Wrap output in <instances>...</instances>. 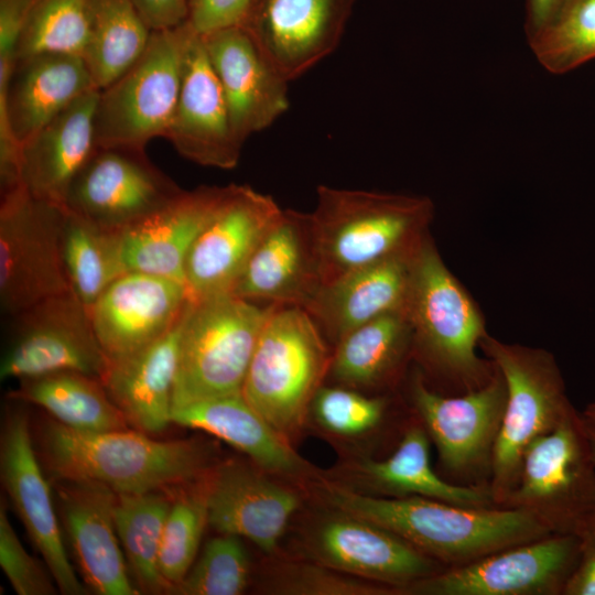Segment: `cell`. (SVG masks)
<instances>
[{
  "label": "cell",
  "mask_w": 595,
  "mask_h": 595,
  "mask_svg": "<svg viewBox=\"0 0 595 595\" xmlns=\"http://www.w3.org/2000/svg\"><path fill=\"white\" fill-rule=\"evenodd\" d=\"M324 494L335 510L388 529L444 567L551 534L533 515L516 508L465 507L420 496L383 497L334 485L326 486Z\"/></svg>",
  "instance_id": "obj_1"
},
{
  "label": "cell",
  "mask_w": 595,
  "mask_h": 595,
  "mask_svg": "<svg viewBox=\"0 0 595 595\" xmlns=\"http://www.w3.org/2000/svg\"><path fill=\"white\" fill-rule=\"evenodd\" d=\"M40 455L57 482H97L141 494L199 480L213 452L198 440L156 441L140 431L83 432L53 418L39 431Z\"/></svg>",
  "instance_id": "obj_2"
},
{
  "label": "cell",
  "mask_w": 595,
  "mask_h": 595,
  "mask_svg": "<svg viewBox=\"0 0 595 595\" xmlns=\"http://www.w3.org/2000/svg\"><path fill=\"white\" fill-rule=\"evenodd\" d=\"M310 214L322 283L414 249L434 206L425 196L320 185Z\"/></svg>",
  "instance_id": "obj_3"
},
{
  "label": "cell",
  "mask_w": 595,
  "mask_h": 595,
  "mask_svg": "<svg viewBox=\"0 0 595 595\" xmlns=\"http://www.w3.org/2000/svg\"><path fill=\"white\" fill-rule=\"evenodd\" d=\"M405 312L412 347L455 394L478 389L490 379L494 364L477 355L487 335L483 314L428 235L413 257Z\"/></svg>",
  "instance_id": "obj_4"
},
{
  "label": "cell",
  "mask_w": 595,
  "mask_h": 595,
  "mask_svg": "<svg viewBox=\"0 0 595 595\" xmlns=\"http://www.w3.org/2000/svg\"><path fill=\"white\" fill-rule=\"evenodd\" d=\"M329 364L312 315L299 305L277 304L258 338L241 393L290 440L302 428Z\"/></svg>",
  "instance_id": "obj_5"
},
{
  "label": "cell",
  "mask_w": 595,
  "mask_h": 595,
  "mask_svg": "<svg viewBox=\"0 0 595 595\" xmlns=\"http://www.w3.org/2000/svg\"><path fill=\"white\" fill-rule=\"evenodd\" d=\"M479 348L500 371L507 388L488 484L495 505L501 507L517 485L527 447L576 409L566 394L556 360L548 350L505 343L488 334Z\"/></svg>",
  "instance_id": "obj_6"
},
{
  "label": "cell",
  "mask_w": 595,
  "mask_h": 595,
  "mask_svg": "<svg viewBox=\"0 0 595 595\" xmlns=\"http://www.w3.org/2000/svg\"><path fill=\"white\" fill-rule=\"evenodd\" d=\"M277 304L232 293L190 301L178 349L173 409L241 393L262 327Z\"/></svg>",
  "instance_id": "obj_7"
},
{
  "label": "cell",
  "mask_w": 595,
  "mask_h": 595,
  "mask_svg": "<svg viewBox=\"0 0 595 595\" xmlns=\"http://www.w3.org/2000/svg\"><path fill=\"white\" fill-rule=\"evenodd\" d=\"M501 507L530 512L551 533L576 537L595 519V461L581 412L527 447Z\"/></svg>",
  "instance_id": "obj_8"
},
{
  "label": "cell",
  "mask_w": 595,
  "mask_h": 595,
  "mask_svg": "<svg viewBox=\"0 0 595 595\" xmlns=\"http://www.w3.org/2000/svg\"><path fill=\"white\" fill-rule=\"evenodd\" d=\"M188 21L152 31L139 60L99 90L94 128L96 147L145 150L154 138H165L181 85Z\"/></svg>",
  "instance_id": "obj_9"
},
{
  "label": "cell",
  "mask_w": 595,
  "mask_h": 595,
  "mask_svg": "<svg viewBox=\"0 0 595 595\" xmlns=\"http://www.w3.org/2000/svg\"><path fill=\"white\" fill-rule=\"evenodd\" d=\"M66 207L23 187L1 195L0 304L13 316L72 292L63 257Z\"/></svg>",
  "instance_id": "obj_10"
},
{
  "label": "cell",
  "mask_w": 595,
  "mask_h": 595,
  "mask_svg": "<svg viewBox=\"0 0 595 595\" xmlns=\"http://www.w3.org/2000/svg\"><path fill=\"white\" fill-rule=\"evenodd\" d=\"M409 394L444 472L457 485L489 484L507 400L506 383L496 366L483 387L461 394L435 391L416 372Z\"/></svg>",
  "instance_id": "obj_11"
},
{
  "label": "cell",
  "mask_w": 595,
  "mask_h": 595,
  "mask_svg": "<svg viewBox=\"0 0 595 595\" xmlns=\"http://www.w3.org/2000/svg\"><path fill=\"white\" fill-rule=\"evenodd\" d=\"M578 555V537L551 533L445 567L409 585L402 594L564 595Z\"/></svg>",
  "instance_id": "obj_12"
},
{
  "label": "cell",
  "mask_w": 595,
  "mask_h": 595,
  "mask_svg": "<svg viewBox=\"0 0 595 595\" xmlns=\"http://www.w3.org/2000/svg\"><path fill=\"white\" fill-rule=\"evenodd\" d=\"M98 89L79 55L17 58L0 84V186L20 183V145L84 94Z\"/></svg>",
  "instance_id": "obj_13"
},
{
  "label": "cell",
  "mask_w": 595,
  "mask_h": 595,
  "mask_svg": "<svg viewBox=\"0 0 595 595\" xmlns=\"http://www.w3.org/2000/svg\"><path fill=\"white\" fill-rule=\"evenodd\" d=\"M12 332L0 378L25 379L58 371L102 378L108 367L88 309L73 292L43 300L11 316Z\"/></svg>",
  "instance_id": "obj_14"
},
{
  "label": "cell",
  "mask_w": 595,
  "mask_h": 595,
  "mask_svg": "<svg viewBox=\"0 0 595 595\" xmlns=\"http://www.w3.org/2000/svg\"><path fill=\"white\" fill-rule=\"evenodd\" d=\"M183 191L152 164L145 150L96 147L72 182L64 206L102 228L123 231Z\"/></svg>",
  "instance_id": "obj_15"
},
{
  "label": "cell",
  "mask_w": 595,
  "mask_h": 595,
  "mask_svg": "<svg viewBox=\"0 0 595 595\" xmlns=\"http://www.w3.org/2000/svg\"><path fill=\"white\" fill-rule=\"evenodd\" d=\"M275 201L230 184L195 240L185 264L188 300L231 292L258 245L280 216Z\"/></svg>",
  "instance_id": "obj_16"
},
{
  "label": "cell",
  "mask_w": 595,
  "mask_h": 595,
  "mask_svg": "<svg viewBox=\"0 0 595 595\" xmlns=\"http://www.w3.org/2000/svg\"><path fill=\"white\" fill-rule=\"evenodd\" d=\"M6 409L0 437V476L25 530L65 595H86L72 566L48 483L33 447L29 412L24 402L12 399Z\"/></svg>",
  "instance_id": "obj_17"
},
{
  "label": "cell",
  "mask_w": 595,
  "mask_h": 595,
  "mask_svg": "<svg viewBox=\"0 0 595 595\" xmlns=\"http://www.w3.org/2000/svg\"><path fill=\"white\" fill-rule=\"evenodd\" d=\"M355 0H253L241 25L288 82L324 60L340 42Z\"/></svg>",
  "instance_id": "obj_18"
},
{
  "label": "cell",
  "mask_w": 595,
  "mask_h": 595,
  "mask_svg": "<svg viewBox=\"0 0 595 595\" xmlns=\"http://www.w3.org/2000/svg\"><path fill=\"white\" fill-rule=\"evenodd\" d=\"M336 511L318 522L309 534L306 548L314 561L390 586L397 594L445 569L388 529Z\"/></svg>",
  "instance_id": "obj_19"
},
{
  "label": "cell",
  "mask_w": 595,
  "mask_h": 595,
  "mask_svg": "<svg viewBox=\"0 0 595 595\" xmlns=\"http://www.w3.org/2000/svg\"><path fill=\"white\" fill-rule=\"evenodd\" d=\"M165 139L183 158L220 170L236 167L244 147L234 132L227 101L202 34L191 24L178 97Z\"/></svg>",
  "instance_id": "obj_20"
},
{
  "label": "cell",
  "mask_w": 595,
  "mask_h": 595,
  "mask_svg": "<svg viewBox=\"0 0 595 595\" xmlns=\"http://www.w3.org/2000/svg\"><path fill=\"white\" fill-rule=\"evenodd\" d=\"M188 302L184 283L128 271L106 288L88 313L110 363L139 351L167 333Z\"/></svg>",
  "instance_id": "obj_21"
},
{
  "label": "cell",
  "mask_w": 595,
  "mask_h": 595,
  "mask_svg": "<svg viewBox=\"0 0 595 595\" xmlns=\"http://www.w3.org/2000/svg\"><path fill=\"white\" fill-rule=\"evenodd\" d=\"M202 37L223 88L234 132L244 144L288 110L289 82L269 64L241 25Z\"/></svg>",
  "instance_id": "obj_22"
},
{
  "label": "cell",
  "mask_w": 595,
  "mask_h": 595,
  "mask_svg": "<svg viewBox=\"0 0 595 595\" xmlns=\"http://www.w3.org/2000/svg\"><path fill=\"white\" fill-rule=\"evenodd\" d=\"M208 522L219 534L247 538L266 553L277 550L299 495L258 469L226 462L207 474Z\"/></svg>",
  "instance_id": "obj_23"
},
{
  "label": "cell",
  "mask_w": 595,
  "mask_h": 595,
  "mask_svg": "<svg viewBox=\"0 0 595 595\" xmlns=\"http://www.w3.org/2000/svg\"><path fill=\"white\" fill-rule=\"evenodd\" d=\"M62 522L77 566L99 595H136L116 530L117 494L97 482H58Z\"/></svg>",
  "instance_id": "obj_24"
},
{
  "label": "cell",
  "mask_w": 595,
  "mask_h": 595,
  "mask_svg": "<svg viewBox=\"0 0 595 595\" xmlns=\"http://www.w3.org/2000/svg\"><path fill=\"white\" fill-rule=\"evenodd\" d=\"M322 284L310 214L282 209L230 293L304 307Z\"/></svg>",
  "instance_id": "obj_25"
},
{
  "label": "cell",
  "mask_w": 595,
  "mask_h": 595,
  "mask_svg": "<svg viewBox=\"0 0 595 595\" xmlns=\"http://www.w3.org/2000/svg\"><path fill=\"white\" fill-rule=\"evenodd\" d=\"M99 89L67 106L20 145V183L31 195L64 206L69 186L96 149Z\"/></svg>",
  "instance_id": "obj_26"
},
{
  "label": "cell",
  "mask_w": 595,
  "mask_h": 595,
  "mask_svg": "<svg viewBox=\"0 0 595 595\" xmlns=\"http://www.w3.org/2000/svg\"><path fill=\"white\" fill-rule=\"evenodd\" d=\"M419 245L322 284L304 309L335 342L374 318L405 311Z\"/></svg>",
  "instance_id": "obj_27"
},
{
  "label": "cell",
  "mask_w": 595,
  "mask_h": 595,
  "mask_svg": "<svg viewBox=\"0 0 595 595\" xmlns=\"http://www.w3.org/2000/svg\"><path fill=\"white\" fill-rule=\"evenodd\" d=\"M224 192L225 186L183 191L166 206L125 229L122 256L127 271L158 274L185 284L188 253Z\"/></svg>",
  "instance_id": "obj_28"
},
{
  "label": "cell",
  "mask_w": 595,
  "mask_h": 595,
  "mask_svg": "<svg viewBox=\"0 0 595 595\" xmlns=\"http://www.w3.org/2000/svg\"><path fill=\"white\" fill-rule=\"evenodd\" d=\"M188 303L167 333L139 351L108 363L101 378L128 424L145 434L161 433L172 423L180 339Z\"/></svg>",
  "instance_id": "obj_29"
},
{
  "label": "cell",
  "mask_w": 595,
  "mask_h": 595,
  "mask_svg": "<svg viewBox=\"0 0 595 595\" xmlns=\"http://www.w3.org/2000/svg\"><path fill=\"white\" fill-rule=\"evenodd\" d=\"M172 422L205 431L249 456L266 473L306 477L314 468L244 398L242 393L192 402L172 411Z\"/></svg>",
  "instance_id": "obj_30"
},
{
  "label": "cell",
  "mask_w": 595,
  "mask_h": 595,
  "mask_svg": "<svg viewBox=\"0 0 595 595\" xmlns=\"http://www.w3.org/2000/svg\"><path fill=\"white\" fill-rule=\"evenodd\" d=\"M430 442L415 418L390 456L366 459L360 465L361 478L383 497L420 496L465 507L496 506L488 484L457 485L435 473L430 461Z\"/></svg>",
  "instance_id": "obj_31"
},
{
  "label": "cell",
  "mask_w": 595,
  "mask_h": 595,
  "mask_svg": "<svg viewBox=\"0 0 595 595\" xmlns=\"http://www.w3.org/2000/svg\"><path fill=\"white\" fill-rule=\"evenodd\" d=\"M8 394L43 408L55 421L83 432L128 430L100 378L78 371H58L19 380Z\"/></svg>",
  "instance_id": "obj_32"
},
{
  "label": "cell",
  "mask_w": 595,
  "mask_h": 595,
  "mask_svg": "<svg viewBox=\"0 0 595 595\" xmlns=\"http://www.w3.org/2000/svg\"><path fill=\"white\" fill-rule=\"evenodd\" d=\"M411 346L412 329L407 312H391L340 337L329 370L337 381L347 386H374L397 370Z\"/></svg>",
  "instance_id": "obj_33"
},
{
  "label": "cell",
  "mask_w": 595,
  "mask_h": 595,
  "mask_svg": "<svg viewBox=\"0 0 595 595\" xmlns=\"http://www.w3.org/2000/svg\"><path fill=\"white\" fill-rule=\"evenodd\" d=\"M151 33L132 0H90L89 35L82 57L99 90L139 60Z\"/></svg>",
  "instance_id": "obj_34"
},
{
  "label": "cell",
  "mask_w": 595,
  "mask_h": 595,
  "mask_svg": "<svg viewBox=\"0 0 595 595\" xmlns=\"http://www.w3.org/2000/svg\"><path fill=\"white\" fill-rule=\"evenodd\" d=\"M63 257L72 292L87 309L108 285L128 272L122 256V231L102 228L67 208Z\"/></svg>",
  "instance_id": "obj_35"
},
{
  "label": "cell",
  "mask_w": 595,
  "mask_h": 595,
  "mask_svg": "<svg viewBox=\"0 0 595 595\" xmlns=\"http://www.w3.org/2000/svg\"><path fill=\"white\" fill-rule=\"evenodd\" d=\"M171 504L161 490L116 497L117 534L138 586L147 593L170 594L159 571V554Z\"/></svg>",
  "instance_id": "obj_36"
},
{
  "label": "cell",
  "mask_w": 595,
  "mask_h": 595,
  "mask_svg": "<svg viewBox=\"0 0 595 595\" xmlns=\"http://www.w3.org/2000/svg\"><path fill=\"white\" fill-rule=\"evenodd\" d=\"M89 22L90 0H40L20 34L14 61L47 52L83 56Z\"/></svg>",
  "instance_id": "obj_37"
},
{
  "label": "cell",
  "mask_w": 595,
  "mask_h": 595,
  "mask_svg": "<svg viewBox=\"0 0 595 595\" xmlns=\"http://www.w3.org/2000/svg\"><path fill=\"white\" fill-rule=\"evenodd\" d=\"M207 474L201 478L197 488L171 504L165 520L159 571L170 586V594L194 564L204 530L209 524Z\"/></svg>",
  "instance_id": "obj_38"
},
{
  "label": "cell",
  "mask_w": 595,
  "mask_h": 595,
  "mask_svg": "<svg viewBox=\"0 0 595 595\" xmlns=\"http://www.w3.org/2000/svg\"><path fill=\"white\" fill-rule=\"evenodd\" d=\"M539 64L565 74L595 58V0H570L558 19L531 44Z\"/></svg>",
  "instance_id": "obj_39"
},
{
  "label": "cell",
  "mask_w": 595,
  "mask_h": 595,
  "mask_svg": "<svg viewBox=\"0 0 595 595\" xmlns=\"http://www.w3.org/2000/svg\"><path fill=\"white\" fill-rule=\"evenodd\" d=\"M250 562L237 536L208 541L185 577L172 589L178 595H239L248 585Z\"/></svg>",
  "instance_id": "obj_40"
},
{
  "label": "cell",
  "mask_w": 595,
  "mask_h": 595,
  "mask_svg": "<svg viewBox=\"0 0 595 595\" xmlns=\"http://www.w3.org/2000/svg\"><path fill=\"white\" fill-rule=\"evenodd\" d=\"M388 401L340 387H321L310 412L325 431L344 437L365 435L382 422Z\"/></svg>",
  "instance_id": "obj_41"
},
{
  "label": "cell",
  "mask_w": 595,
  "mask_h": 595,
  "mask_svg": "<svg viewBox=\"0 0 595 595\" xmlns=\"http://www.w3.org/2000/svg\"><path fill=\"white\" fill-rule=\"evenodd\" d=\"M268 591L280 595H389L396 589L318 563H285L271 574Z\"/></svg>",
  "instance_id": "obj_42"
},
{
  "label": "cell",
  "mask_w": 595,
  "mask_h": 595,
  "mask_svg": "<svg viewBox=\"0 0 595 595\" xmlns=\"http://www.w3.org/2000/svg\"><path fill=\"white\" fill-rule=\"evenodd\" d=\"M0 565L19 595H54L58 591L52 574H47L20 542L3 501L0 504Z\"/></svg>",
  "instance_id": "obj_43"
},
{
  "label": "cell",
  "mask_w": 595,
  "mask_h": 595,
  "mask_svg": "<svg viewBox=\"0 0 595 595\" xmlns=\"http://www.w3.org/2000/svg\"><path fill=\"white\" fill-rule=\"evenodd\" d=\"M253 0H191L188 22L199 34L239 25Z\"/></svg>",
  "instance_id": "obj_44"
},
{
  "label": "cell",
  "mask_w": 595,
  "mask_h": 595,
  "mask_svg": "<svg viewBox=\"0 0 595 595\" xmlns=\"http://www.w3.org/2000/svg\"><path fill=\"white\" fill-rule=\"evenodd\" d=\"M39 1L0 0V83L9 77L20 34Z\"/></svg>",
  "instance_id": "obj_45"
},
{
  "label": "cell",
  "mask_w": 595,
  "mask_h": 595,
  "mask_svg": "<svg viewBox=\"0 0 595 595\" xmlns=\"http://www.w3.org/2000/svg\"><path fill=\"white\" fill-rule=\"evenodd\" d=\"M578 561L564 595H595V519L578 536Z\"/></svg>",
  "instance_id": "obj_46"
},
{
  "label": "cell",
  "mask_w": 595,
  "mask_h": 595,
  "mask_svg": "<svg viewBox=\"0 0 595 595\" xmlns=\"http://www.w3.org/2000/svg\"><path fill=\"white\" fill-rule=\"evenodd\" d=\"M151 31L174 29L188 21L190 0H132Z\"/></svg>",
  "instance_id": "obj_47"
},
{
  "label": "cell",
  "mask_w": 595,
  "mask_h": 595,
  "mask_svg": "<svg viewBox=\"0 0 595 595\" xmlns=\"http://www.w3.org/2000/svg\"><path fill=\"white\" fill-rule=\"evenodd\" d=\"M570 0H527L524 32L531 44L560 15Z\"/></svg>",
  "instance_id": "obj_48"
},
{
  "label": "cell",
  "mask_w": 595,
  "mask_h": 595,
  "mask_svg": "<svg viewBox=\"0 0 595 595\" xmlns=\"http://www.w3.org/2000/svg\"><path fill=\"white\" fill-rule=\"evenodd\" d=\"M581 414L588 424L595 426V399L585 407Z\"/></svg>",
  "instance_id": "obj_49"
},
{
  "label": "cell",
  "mask_w": 595,
  "mask_h": 595,
  "mask_svg": "<svg viewBox=\"0 0 595 595\" xmlns=\"http://www.w3.org/2000/svg\"><path fill=\"white\" fill-rule=\"evenodd\" d=\"M585 423H586V430H587L591 448H592L594 461H595V426L588 424L586 421Z\"/></svg>",
  "instance_id": "obj_50"
},
{
  "label": "cell",
  "mask_w": 595,
  "mask_h": 595,
  "mask_svg": "<svg viewBox=\"0 0 595 595\" xmlns=\"http://www.w3.org/2000/svg\"><path fill=\"white\" fill-rule=\"evenodd\" d=\"M190 3H191V0H190Z\"/></svg>",
  "instance_id": "obj_51"
}]
</instances>
